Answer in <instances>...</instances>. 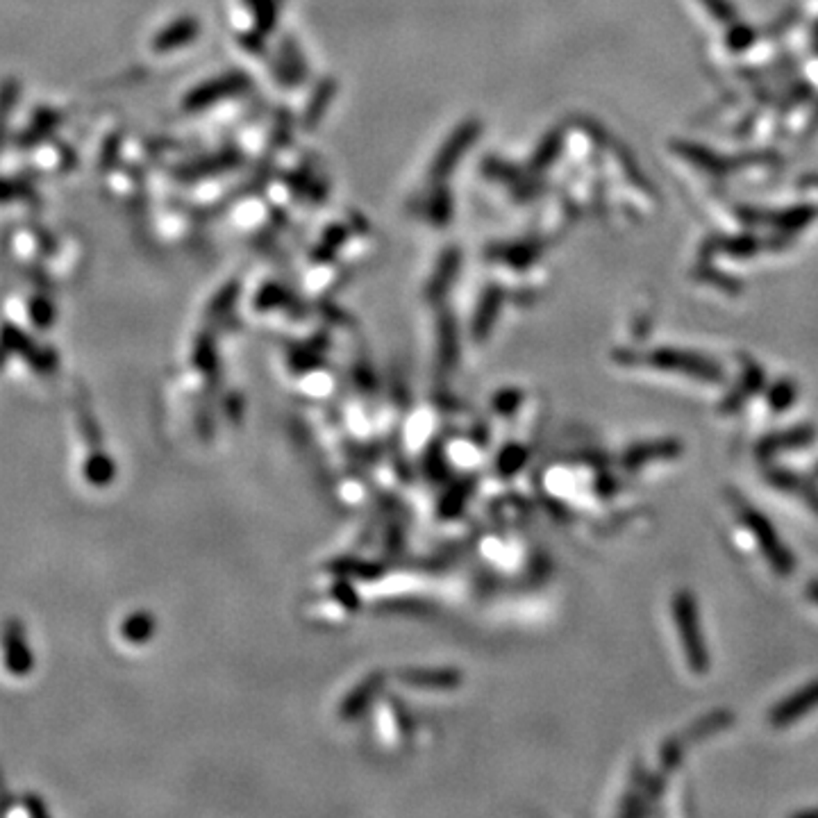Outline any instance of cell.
Instances as JSON below:
<instances>
[{
	"label": "cell",
	"mask_w": 818,
	"mask_h": 818,
	"mask_svg": "<svg viewBox=\"0 0 818 818\" xmlns=\"http://www.w3.org/2000/svg\"><path fill=\"white\" fill-rule=\"evenodd\" d=\"M619 489H621V480L612 478V475H603V480L598 482V494L603 496V498H609V496H614Z\"/></svg>",
	"instance_id": "11"
},
{
	"label": "cell",
	"mask_w": 818,
	"mask_h": 818,
	"mask_svg": "<svg viewBox=\"0 0 818 818\" xmlns=\"http://www.w3.org/2000/svg\"><path fill=\"white\" fill-rule=\"evenodd\" d=\"M734 719H737V716H734L730 709H714V712H709V714H705V716H700V719H696L694 723L689 725V728H684L682 732H680V737H682V741L687 746H694V744H698V741H705V739H709V737H714V734H719V732H723V730H728L730 725L734 723Z\"/></svg>",
	"instance_id": "9"
},
{
	"label": "cell",
	"mask_w": 818,
	"mask_h": 818,
	"mask_svg": "<svg viewBox=\"0 0 818 818\" xmlns=\"http://www.w3.org/2000/svg\"><path fill=\"white\" fill-rule=\"evenodd\" d=\"M814 709H818V678L809 680L807 684L796 689L794 694H789L787 698L775 703L769 712V723L775 730H787L789 725L805 719Z\"/></svg>",
	"instance_id": "6"
},
{
	"label": "cell",
	"mask_w": 818,
	"mask_h": 818,
	"mask_svg": "<svg viewBox=\"0 0 818 818\" xmlns=\"http://www.w3.org/2000/svg\"><path fill=\"white\" fill-rule=\"evenodd\" d=\"M764 478H766V482H769L773 489L782 491V494L796 496V498H800L809 509H812L814 514H818L816 478L796 473V471L787 469V466H771V469L764 471Z\"/></svg>",
	"instance_id": "8"
},
{
	"label": "cell",
	"mask_w": 818,
	"mask_h": 818,
	"mask_svg": "<svg viewBox=\"0 0 818 818\" xmlns=\"http://www.w3.org/2000/svg\"><path fill=\"white\" fill-rule=\"evenodd\" d=\"M730 500L734 505L739 521L750 532V537L757 544L759 553L764 555V559L769 562L771 571L780 578H789L796 571V557L789 550V546L784 544V539L778 534L775 525L771 523V519L766 514H762L755 505H750L748 500H744L741 496L730 494Z\"/></svg>",
	"instance_id": "1"
},
{
	"label": "cell",
	"mask_w": 818,
	"mask_h": 818,
	"mask_svg": "<svg viewBox=\"0 0 818 818\" xmlns=\"http://www.w3.org/2000/svg\"><path fill=\"white\" fill-rule=\"evenodd\" d=\"M805 594H807V598L812 600L814 605H818V580H812V582L807 584V589H805Z\"/></svg>",
	"instance_id": "12"
},
{
	"label": "cell",
	"mask_w": 818,
	"mask_h": 818,
	"mask_svg": "<svg viewBox=\"0 0 818 818\" xmlns=\"http://www.w3.org/2000/svg\"><path fill=\"white\" fill-rule=\"evenodd\" d=\"M619 360L625 362V364H637V362H644V364L650 366V369L689 375V378L703 380V382H709V385H719V382H723L725 380V373H723V369H721L719 362L709 360V357H703V355L687 353V350L662 348V350H655V353H648L646 357H637V355H630L628 357V355L619 353Z\"/></svg>",
	"instance_id": "3"
},
{
	"label": "cell",
	"mask_w": 818,
	"mask_h": 818,
	"mask_svg": "<svg viewBox=\"0 0 818 818\" xmlns=\"http://www.w3.org/2000/svg\"><path fill=\"white\" fill-rule=\"evenodd\" d=\"M818 439V430L812 423L791 425L787 430H775V432L764 434L762 439L755 444V457L759 462L773 459L775 455L789 453V450L809 448Z\"/></svg>",
	"instance_id": "4"
},
{
	"label": "cell",
	"mask_w": 818,
	"mask_h": 818,
	"mask_svg": "<svg viewBox=\"0 0 818 818\" xmlns=\"http://www.w3.org/2000/svg\"><path fill=\"white\" fill-rule=\"evenodd\" d=\"M671 614H673L675 628H678L680 646H682L687 666L696 675H705L712 666V655H709L707 644H705L698 600H696L694 591H675L673 598H671Z\"/></svg>",
	"instance_id": "2"
},
{
	"label": "cell",
	"mask_w": 818,
	"mask_h": 818,
	"mask_svg": "<svg viewBox=\"0 0 818 818\" xmlns=\"http://www.w3.org/2000/svg\"><path fill=\"white\" fill-rule=\"evenodd\" d=\"M794 816H796V818H818V807L803 809V812H796Z\"/></svg>",
	"instance_id": "13"
},
{
	"label": "cell",
	"mask_w": 818,
	"mask_h": 818,
	"mask_svg": "<svg viewBox=\"0 0 818 818\" xmlns=\"http://www.w3.org/2000/svg\"><path fill=\"white\" fill-rule=\"evenodd\" d=\"M684 453V444L675 437H666V439H648V441H637V444L628 446L621 455L619 464L621 469L632 473V471L644 469V466L653 464V462H671L678 459Z\"/></svg>",
	"instance_id": "5"
},
{
	"label": "cell",
	"mask_w": 818,
	"mask_h": 818,
	"mask_svg": "<svg viewBox=\"0 0 818 818\" xmlns=\"http://www.w3.org/2000/svg\"><path fill=\"white\" fill-rule=\"evenodd\" d=\"M764 387H766V373H764L762 366L748 360V357H741V375H739L737 385L719 403V412L728 416L739 414L755 396L762 394Z\"/></svg>",
	"instance_id": "7"
},
{
	"label": "cell",
	"mask_w": 818,
	"mask_h": 818,
	"mask_svg": "<svg viewBox=\"0 0 818 818\" xmlns=\"http://www.w3.org/2000/svg\"><path fill=\"white\" fill-rule=\"evenodd\" d=\"M796 398H798V385H796V380L780 378L769 387L766 405H769V409L773 414H784V412H789V409L794 407Z\"/></svg>",
	"instance_id": "10"
},
{
	"label": "cell",
	"mask_w": 818,
	"mask_h": 818,
	"mask_svg": "<svg viewBox=\"0 0 818 818\" xmlns=\"http://www.w3.org/2000/svg\"><path fill=\"white\" fill-rule=\"evenodd\" d=\"M814 478H816V480H818V464H816V466H814Z\"/></svg>",
	"instance_id": "14"
}]
</instances>
